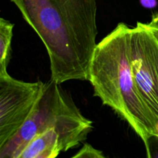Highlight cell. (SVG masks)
<instances>
[{
  "instance_id": "1",
  "label": "cell",
  "mask_w": 158,
  "mask_h": 158,
  "mask_svg": "<svg viewBox=\"0 0 158 158\" xmlns=\"http://www.w3.org/2000/svg\"><path fill=\"white\" fill-rule=\"evenodd\" d=\"M44 44L51 80H88L97 46L96 0H11Z\"/></svg>"
},
{
  "instance_id": "2",
  "label": "cell",
  "mask_w": 158,
  "mask_h": 158,
  "mask_svg": "<svg viewBox=\"0 0 158 158\" xmlns=\"http://www.w3.org/2000/svg\"><path fill=\"white\" fill-rule=\"evenodd\" d=\"M131 27L120 23L97 43L89 81L104 105L124 120L143 142L157 135V128L138 92L131 66Z\"/></svg>"
},
{
  "instance_id": "3",
  "label": "cell",
  "mask_w": 158,
  "mask_h": 158,
  "mask_svg": "<svg viewBox=\"0 0 158 158\" xmlns=\"http://www.w3.org/2000/svg\"><path fill=\"white\" fill-rule=\"evenodd\" d=\"M50 129L61 133L73 148L84 141L94 130L92 120L82 114L69 94L51 79L46 83L43 95L29 119L0 146V158H16L34 138Z\"/></svg>"
},
{
  "instance_id": "4",
  "label": "cell",
  "mask_w": 158,
  "mask_h": 158,
  "mask_svg": "<svg viewBox=\"0 0 158 158\" xmlns=\"http://www.w3.org/2000/svg\"><path fill=\"white\" fill-rule=\"evenodd\" d=\"M130 59L136 86L158 135V32L151 23L138 22L131 27Z\"/></svg>"
},
{
  "instance_id": "5",
  "label": "cell",
  "mask_w": 158,
  "mask_h": 158,
  "mask_svg": "<svg viewBox=\"0 0 158 158\" xmlns=\"http://www.w3.org/2000/svg\"><path fill=\"white\" fill-rule=\"evenodd\" d=\"M46 83L16 80L0 76V146L4 144L29 119L44 91Z\"/></svg>"
},
{
  "instance_id": "6",
  "label": "cell",
  "mask_w": 158,
  "mask_h": 158,
  "mask_svg": "<svg viewBox=\"0 0 158 158\" xmlns=\"http://www.w3.org/2000/svg\"><path fill=\"white\" fill-rule=\"evenodd\" d=\"M73 148L56 129H50L34 138L16 158H56L60 152Z\"/></svg>"
},
{
  "instance_id": "7",
  "label": "cell",
  "mask_w": 158,
  "mask_h": 158,
  "mask_svg": "<svg viewBox=\"0 0 158 158\" xmlns=\"http://www.w3.org/2000/svg\"><path fill=\"white\" fill-rule=\"evenodd\" d=\"M13 28V23L2 17L0 19V76L9 74L7 67L11 59Z\"/></svg>"
},
{
  "instance_id": "8",
  "label": "cell",
  "mask_w": 158,
  "mask_h": 158,
  "mask_svg": "<svg viewBox=\"0 0 158 158\" xmlns=\"http://www.w3.org/2000/svg\"><path fill=\"white\" fill-rule=\"evenodd\" d=\"M143 143L146 148L147 158H158V135L151 136Z\"/></svg>"
},
{
  "instance_id": "9",
  "label": "cell",
  "mask_w": 158,
  "mask_h": 158,
  "mask_svg": "<svg viewBox=\"0 0 158 158\" xmlns=\"http://www.w3.org/2000/svg\"><path fill=\"white\" fill-rule=\"evenodd\" d=\"M95 148L90 144L85 143L80 151L70 158H94Z\"/></svg>"
},
{
  "instance_id": "10",
  "label": "cell",
  "mask_w": 158,
  "mask_h": 158,
  "mask_svg": "<svg viewBox=\"0 0 158 158\" xmlns=\"http://www.w3.org/2000/svg\"><path fill=\"white\" fill-rule=\"evenodd\" d=\"M140 2L146 9H154L157 5V0H140Z\"/></svg>"
},
{
  "instance_id": "11",
  "label": "cell",
  "mask_w": 158,
  "mask_h": 158,
  "mask_svg": "<svg viewBox=\"0 0 158 158\" xmlns=\"http://www.w3.org/2000/svg\"><path fill=\"white\" fill-rule=\"evenodd\" d=\"M150 23H151V24L155 27V29H157L158 32V11L156 12V13L153 14L152 18H151V20Z\"/></svg>"
},
{
  "instance_id": "12",
  "label": "cell",
  "mask_w": 158,
  "mask_h": 158,
  "mask_svg": "<svg viewBox=\"0 0 158 158\" xmlns=\"http://www.w3.org/2000/svg\"><path fill=\"white\" fill-rule=\"evenodd\" d=\"M94 158H108L106 156L103 155V153L101 151H100L99 150L95 149L94 151Z\"/></svg>"
}]
</instances>
